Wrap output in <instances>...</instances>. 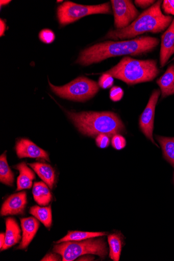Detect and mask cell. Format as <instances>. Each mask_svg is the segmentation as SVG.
I'll list each match as a JSON object with an SVG mask.
<instances>
[{
	"mask_svg": "<svg viewBox=\"0 0 174 261\" xmlns=\"http://www.w3.org/2000/svg\"><path fill=\"white\" fill-rule=\"evenodd\" d=\"M159 42L156 38L146 36L130 40L97 43L82 51L76 63L88 66L110 58L142 56L153 51Z\"/></svg>",
	"mask_w": 174,
	"mask_h": 261,
	"instance_id": "obj_1",
	"label": "cell"
},
{
	"mask_svg": "<svg viewBox=\"0 0 174 261\" xmlns=\"http://www.w3.org/2000/svg\"><path fill=\"white\" fill-rule=\"evenodd\" d=\"M69 119L84 135L94 137L100 134L114 136L125 129L117 114L111 112H67Z\"/></svg>",
	"mask_w": 174,
	"mask_h": 261,
	"instance_id": "obj_2",
	"label": "cell"
},
{
	"mask_svg": "<svg viewBox=\"0 0 174 261\" xmlns=\"http://www.w3.org/2000/svg\"><path fill=\"white\" fill-rule=\"evenodd\" d=\"M158 1L142 12L130 25L122 30L109 32L106 38L113 40L130 39L145 33H159L170 26L172 17L164 15Z\"/></svg>",
	"mask_w": 174,
	"mask_h": 261,
	"instance_id": "obj_3",
	"label": "cell"
},
{
	"mask_svg": "<svg viewBox=\"0 0 174 261\" xmlns=\"http://www.w3.org/2000/svg\"><path fill=\"white\" fill-rule=\"evenodd\" d=\"M159 72L156 60H140L126 57L104 73L109 74L129 85H133L153 81Z\"/></svg>",
	"mask_w": 174,
	"mask_h": 261,
	"instance_id": "obj_4",
	"label": "cell"
},
{
	"mask_svg": "<svg viewBox=\"0 0 174 261\" xmlns=\"http://www.w3.org/2000/svg\"><path fill=\"white\" fill-rule=\"evenodd\" d=\"M94 237L81 241H68L56 244L54 252L60 254L63 261H72L85 254L106 257L108 249L104 239Z\"/></svg>",
	"mask_w": 174,
	"mask_h": 261,
	"instance_id": "obj_5",
	"label": "cell"
},
{
	"mask_svg": "<svg viewBox=\"0 0 174 261\" xmlns=\"http://www.w3.org/2000/svg\"><path fill=\"white\" fill-rule=\"evenodd\" d=\"M53 91L59 97L73 101L84 102L93 98L98 91L97 83L81 77L63 86L57 87L48 82Z\"/></svg>",
	"mask_w": 174,
	"mask_h": 261,
	"instance_id": "obj_6",
	"label": "cell"
},
{
	"mask_svg": "<svg viewBox=\"0 0 174 261\" xmlns=\"http://www.w3.org/2000/svg\"><path fill=\"white\" fill-rule=\"evenodd\" d=\"M110 13L109 3L96 6H83L67 2L58 9V17L61 25L69 24L86 16Z\"/></svg>",
	"mask_w": 174,
	"mask_h": 261,
	"instance_id": "obj_7",
	"label": "cell"
},
{
	"mask_svg": "<svg viewBox=\"0 0 174 261\" xmlns=\"http://www.w3.org/2000/svg\"><path fill=\"white\" fill-rule=\"evenodd\" d=\"M111 3L117 30L127 28L137 18L139 12L130 0H112Z\"/></svg>",
	"mask_w": 174,
	"mask_h": 261,
	"instance_id": "obj_8",
	"label": "cell"
},
{
	"mask_svg": "<svg viewBox=\"0 0 174 261\" xmlns=\"http://www.w3.org/2000/svg\"><path fill=\"white\" fill-rule=\"evenodd\" d=\"M160 95V91L159 90H156L153 92L145 109L140 116L139 120V125L141 131L157 146L158 145L153 138V130L156 107Z\"/></svg>",
	"mask_w": 174,
	"mask_h": 261,
	"instance_id": "obj_9",
	"label": "cell"
},
{
	"mask_svg": "<svg viewBox=\"0 0 174 261\" xmlns=\"http://www.w3.org/2000/svg\"><path fill=\"white\" fill-rule=\"evenodd\" d=\"M27 203V194L26 192L13 194L3 203L1 209V216L22 215Z\"/></svg>",
	"mask_w": 174,
	"mask_h": 261,
	"instance_id": "obj_10",
	"label": "cell"
},
{
	"mask_svg": "<svg viewBox=\"0 0 174 261\" xmlns=\"http://www.w3.org/2000/svg\"><path fill=\"white\" fill-rule=\"evenodd\" d=\"M15 150L19 159L35 158L49 162L48 154L29 139H21L17 141Z\"/></svg>",
	"mask_w": 174,
	"mask_h": 261,
	"instance_id": "obj_11",
	"label": "cell"
},
{
	"mask_svg": "<svg viewBox=\"0 0 174 261\" xmlns=\"http://www.w3.org/2000/svg\"><path fill=\"white\" fill-rule=\"evenodd\" d=\"M20 222L22 237L21 242L17 249L23 250L27 249L33 240L39 229L40 223L35 217L22 218Z\"/></svg>",
	"mask_w": 174,
	"mask_h": 261,
	"instance_id": "obj_12",
	"label": "cell"
},
{
	"mask_svg": "<svg viewBox=\"0 0 174 261\" xmlns=\"http://www.w3.org/2000/svg\"><path fill=\"white\" fill-rule=\"evenodd\" d=\"M174 54V18L168 29L161 36L160 64L164 67Z\"/></svg>",
	"mask_w": 174,
	"mask_h": 261,
	"instance_id": "obj_13",
	"label": "cell"
},
{
	"mask_svg": "<svg viewBox=\"0 0 174 261\" xmlns=\"http://www.w3.org/2000/svg\"><path fill=\"white\" fill-rule=\"evenodd\" d=\"M6 232L5 244L1 251L7 250L18 244L21 239V230L14 218L6 219Z\"/></svg>",
	"mask_w": 174,
	"mask_h": 261,
	"instance_id": "obj_14",
	"label": "cell"
},
{
	"mask_svg": "<svg viewBox=\"0 0 174 261\" xmlns=\"http://www.w3.org/2000/svg\"><path fill=\"white\" fill-rule=\"evenodd\" d=\"M14 168L19 172L17 181V191L31 189L33 186V181L35 178L33 171L28 167L26 162H21Z\"/></svg>",
	"mask_w": 174,
	"mask_h": 261,
	"instance_id": "obj_15",
	"label": "cell"
},
{
	"mask_svg": "<svg viewBox=\"0 0 174 261\" xmlns=\"http://www.w3.org/2000/svg\"><path fill=\"white\" fill-rule=\"evenodd\" d=\"M29 165L49 189H53L55 182L56 174L52 166L42 163H31Z\"/></svg>",
	"mask_w": 174,
	"mask_h": 261,
	"instance_id": "obj_16",
	"label": "cell"
},
{
	"mask_svg": "<svg viewBox=\"0 0 174 261\" xmlns=\"http://www.w3.org/2000/svg\"><path fill=\"white\" fill-rule=\"evenodd\" d=\"M157 83L161 89L163 98L174 94V65L168 67Z\"/></svg>",
	"mask_w": 174,
	"mask_h": 261,
	"instance_id": "obj_17",
	"label": "cell"
},
{
	"mask_svg": "<svg viewBox=\"0 0 174 261\" xmlns=\"http://www.w3.org/2000/svg\"><path fill=\"white\" fill-rule=\"evenodd\" d=\"M32 193L35 201L41 206L47 205L53 199L48 186L42 181L34 183Z\"/></svg>",
	"mask_w": 174,
	"mask_h": 261,
	"instance_id": "obj_18",
	"label": "cell"
},
{
	"mask_svg": "<svg viewBox=\"0 0 174 261\" xmlns=\"http://www.w3.org/2000/svg\"><path fill=\"white\" fill-rule=\"evenodd\" d=\"M30 213L46 228H49L52 227L53 215L51 206L41 207L35 205L30 208Z\"/></svg>",
	"mask_w": 174,
	"mask_h": 261,
	"instance_id": "obj_19",
	"label": "cell"
},
{
	"mask_svg": "<svg viewBox=\"0 0 174 261\" xmlns=\"http://www.w3.org/2000/svg\"><path fill=\"white\" fill-rule=\"evenodd\" d=\"M107 232H87L81 231H68L63 239L56 242V244L68 241H81L94 237L107 235Z\"/></svg>",
	"mask_w": 174,
	"mask_h": 261,
	"instance_id": "obj_20",
	"label": "cell"
},
{
	"mask_svg": "<svg viewBox=\"0 0 174 261\" xmlns=\"http://www.w3.org/2000/svg\"><path fill=\"white\" fill-rule=\"evenodd\" d=\"M108 243L110 247V257L114 261H118L123 244L122 234L119 232L109 234Z\"/></svg>",
	"mask_w": 174,
	"mask_h": 261,
	"instance_id": "obj_21",
	"label": "cell"
},
{
	"mask_svg": "<svg viewBox=\"0 0 174 261\" xmlns=\"http://www.w3.org/2000/svg\"><path fill=\"white\" fill-rule=\"evenodd\" d=\"M6 153L5 152L0 156V181L6 185L12 186L14 176L9 167Z\"/></svg>",
	"mask_w": 174,
	"mask_h": 261,
	"instance_id": "obj_22",
	"label": "cell"
},
{
	"mask_svg": "<svg viewBox=\"0 0 174 261\" xmlns=\"http://www.w3.org/2000/svg\"><path fill=\"white\" fill-rule=\"evenodd\" d=\"M156 138L162 147L164 158L174 168V138L156 136Z\"/></svg>",
	"mask_w": 174,
	"mask_h": 261,
	"instance_id": "obj_23",
	"label": "cell"
},
{
	"mask_svg": "<svg viewBox=\"0 0 174 261\" xmlns=\"http://www.w3.org/2000/svg\"><path fill=\"white\" fill-rule=\"evenodd\" d=\"M112 145L115 149L120 150L126 147L127 141L125 138L117 134L112 138Z\"/></svg>",
	"mask_w": 174,
	"mask_h": 261,
	"instance_id": "obj_24",
	"label": "cell"
},
{
	"mask_svg": "<svg viewBox=\"0 0 174 261\" xmlns=\"http://www.w3.org/2000/svg\"><path fill=\"white\" fill-rule=\"evenodd\" d=\"M39 38L43 42L49 44L53 43L55 39L54 33L49 30H43L41 31L39 35Z\"/></svg>",
	"mask_w": 174,
	"mask_h": 261,
	"instance_id": "obj_25",
	"label": "cell"
},
{
	"mask_svg": "<svg viewBox=\"0 0 174 261\" xmlns=\"http://www.w3.org/2000/svg\"><path fill=\"white\" fill-rule=\"evenodd\" d=\"M113 83V77L110 75L105 73H103V75L98 80L99 86L105 89L112 87Z\"/></svg>",
	"mask_w": 174,
	"mask_h": 261,
	"instance_id": "obj_26",
	"label": "cell"
},
{
	"mask_svg": "<svg viewBox=\"0 0 174 261\" xmlns=\"http://www.w3.org/2000/svg\"><path fill=\"white\" fill-rule=\"evenodd\" d=\"M96 144L98 147L105 149L109 147L110 140L109 136L106 134H100L95 139Z\"/></svg>",
	"mask_w": 174,
	"mask_h": 261,
	"instance_id": "obj_27",
	"label": "cell"
},
{
	"mask_svg": "<svg viewBox=\"0 0 174 261\" xmlns=\"http://www.w3.org/2000/svg\"><path fill=\"white\" fill-rule=\"evenodd\" d=\"M123 96V91L119 87H113L110 90V97L114 102L120 101Z\"/></svg>",
	"mask_w": 174,
	"mask_h": 261,
	"instance_id": "obj_28",
	"label": "cell"
},
{
	"mask_svg": "<svg viewBox=\"0 0 174 261\" xmlns=\"http://www.w3.org/2000/svg\"><path fill=\"white\" fill-rule=\"evenodd\" d=\"M162 9L166 14L174 15V0L163 1Z\"/></svg>",
	"mask_w": 174,
	"mask_h": 261,
	"instance_id": "obj_29",
	"label": "cell"
},
{
	"mask_svg": "<svg viewBox=\"0 0 174 261\" xmlns=\"http://www.w3.org/2000/svg\"><path fill=\"white\" fill-rule=\"evenodd\" d=\"M61 260H62V256L56 252L48 253L41 259V261H58Z\"/></svg>",
	"mask_w": 174,
	"mask_h": 261,
	"instance_id": "obj_30",
	"label": "cell"
},
{
	"mask_svg": "<svg viewBox=\"0 0 174 261\" xmlns=\"http://www.w3.org/2000/svg\"><path fill=\"white\" fill-rule=\"evenodd\" d=\"M155 1H152V0H136L135 1V5L142 9H145L150 7L155 3Z\"/></svg>",
	"mask_w": 174,
	"mask_h": 261,
	"instance_id": "obj_31",
	"label": "cell"
},
{
	"mask_svg": "<svg viewBox=\"0 0 174 261\" xmlns=\"http://www.w3.org/2000/svg\"><path fill=\"white\" fill-rule=\"evenodd\" d=\"M0 27H1V29H0V35L2 37L4 35L6 29V23L3 21L2 19L0 20Z\"/></svg>",
	"mask_w": 174,
	"mask_h": 261,
	"instance_id": "obj_32",
	"label": "cell"
},
{
	"mask_svg": "<svg viewBox=\"0 0 174 261\" xmlns=\"http://www.w3.org/2000/svg\"><path fill=\"white\" fill-rule=\"evenodd\" d=\"M94 257L89 254H85L80 256L78 260H93Z\"/></svg>",
	"mask_w": 174,
	"mask_h": 261,
	"instance_id": "obj_33",
	"label": "cell"
},
{
	"mask_svg": "<svg viewBox=\"0 0 174 261\" xmlns=\"http://www.w3.org/2000/svg\"><path fill=\"white\" fill-rule=\"evenodd\" d=\"M6 240V233L2 232L0 234V248H3Z\"/></svg>",
	"mask_w": 174,
	"mask_h": 261,
	"instance_id": "obj_34",
	"label": "cell"
},
{
	"mask_svg": "<svg viewBox=\"0 0 174 261\" xmlns=\"http://www.w3.org/2000/svg\"><path fill=\"white\" fill-rule=\"evenodd\" d=\"M10 2H11V1H8V0H4V1H3V0H2V1L0 2V4H1V6H4L7 5Z\"/></svg>",
	"mask_w": 174,
	"mask_h": 261,
	"instance_id": "obj_35",
	"label": "cell"
},
{
	"mask_svg": "<svg viewBox=\"0 0 174 261\" xmlns=\"http://www.w3.org/2000/svg\"><path fill=\"white\" fill-rule=\"evenodd\" d=\"M172 60H174V58H173V59H172Z\"/></svg>",
	"mask_w": 174,
	"mask_h": 261,
	"instance_id": "obj_36",
	"label": "cell"
},
{
	"mask_svg": "<svg viewBox=\"0 0 174 261\" xmlns=\"http://www.w3.org/2000/svg\"><path fill=\"white\" fill-rule=\"evenodd\" d=\"M173 177H174V173H173ZM173 178H174V177H173Z\"/></svg>",
	"mask_w": 174,
	"mask_h": 261,
	"instance_id": "obj_37",
	"label": "cell"
}]
</instances>
